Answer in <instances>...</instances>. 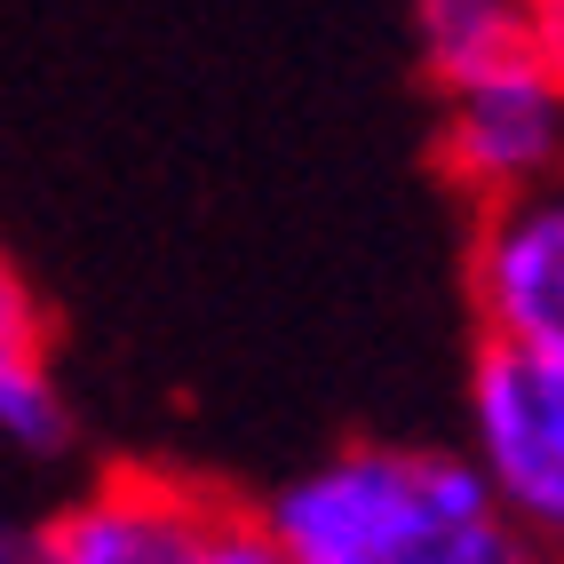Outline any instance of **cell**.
Masks as SVG:
<instances>
[{
	"label": "cell",
	"instance_id": "cell-5",
	"mask_svg": "<svg viewBox=\"0 0 564 564\" xmlns=\"http://www.w3.org/2000/svg\"><path fill=\"white\" fill-rule=\"evenodd\" d=\"M469 311H477V343H509L564 366V175L477 207Z\"/></svg>",
	"mask_w": 564,
	"mask_h": 564
},
{
	"label": "cell",
	"instance_id": "cell-9",
	"mask_svg": "<svg viewBox=\"0 0 564 564\" xmlns=\"http://www.w3.org/2000/svg\"><path fill=\"white\" fill-rule=\"evenodd\" d=\"M524 9H533V24H541V48L564 64V0H524Z\"/></svg>",
	"mask_w": 564,
	"mask_h": 564
},
{
	"label": "cell",
	"instance_id": "cell-2",
	"mask_svg": "<svg viewBox=\"0 0 564 564\" xmlns=\"http://www.w3.org/2000/svg\"><path fill=\"white\" fill-rule=\"evenodd\" d=\"M48 524L56 564H294L262 501L143 462L88 477Z\"/></svg>",
	"mask_w": 564,
	"mask_h": 564
},
{
	"label": "cell",
	"instance_id": "cell-6",
	"mask_svg": "<svg viewBox=\"0 0 564 564\" xmlns=\"http://www.w3.org/2000/svg\"><path fill=\"white\" fill-rule=\"evenodd\" d=\"M80 422H72L64 373L48 350V318L32 303V286L0 262V445L17 462H64Z\"/></svg>",
	"mask_w": 564,
	"mask_h": 564
},
{
	"label": "cell",
	"instance_id": "cell-1",
	"mask_svg": "<svg viewBox=\"0 0 564 564\" xmlns=\"http://www.w3.org/2000/svg\"><path fill=\"white\" fill-rule=\"evenodd\" d=\"M262 509L294 564H549L469 445L358 437Z\"/></svg>",
	"mask_w": 564,
	"mask_h": 564
},
{
	"label": "cell",
	"instance_id": "cell-7",
	"mask_svg": "<svg viewBox=\"0 0 564 564\" xmlns=\"http://www.w3.org/2000/svg\"><path fill=\"white\" fill-rule=\"evenodd\" d=\"M405 17H413V41H422L430 88L541 41V24H533L524 0H405Z\"/></svg>",
	"mask_w": 564,
	"mask_h": 564
},
{
	"label": "cell",
	"instance_id": "cell-4",
	"mask_svg": "<svg viewBox=\"0 0 564 564\" xmlns=\"http://www.w3.org/2000/svg\"><path fill=\"white\" fill-rule=\"evenodd\" d=\"M462 445L485 462L533 549L564 564V366L509 343H477L462 390Z\"/></svg>",
	"mask_w": 564,
	"mask_h": 564
},
{
	"label": "cell",
	"instance_id": "cell-8",
	"mask_svg": "<svg viewBox=\"0 0 564 564\" xmlns=\"http://www.w3.org/2000/svg\"><path fill=\"white\" fill-rule=\"evenodd\" d=\"M0 564H56V524L0 509Z\"/></svg>",
	"mask_w": 564,
	"mask_h": 564
},
{
	"label": "cell",
	"instance_id": "cell-3",
	"mask_svg": "<svg viewBox=\"0 0 564 564\" xmlns=\"http://www.w3.org/2000/svg\"><path fill=\"white\" fill-rule=\"evenodd\" d=\"M437 175L469 207L564 175V64L541 41L437 80Z\"/></svg>",
	"mask_w": 564,
	"mask_h": 564
}]
</instances>
